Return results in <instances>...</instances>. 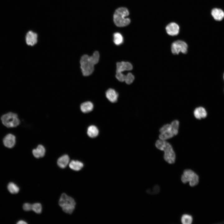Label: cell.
I'll list each match as a JSON object with an SVG mask.
<instances>
[{"mask_svg":"<svg viewBox=\"0 0 224 224\" xmlns=\"http://www.w3.org/2000/svg\"><path fill=\"white\" fill-rule=\"evenodd\" d=\"M155 146L158 149L164 152V158L170 164L174 163L175 161L176 155L171 145L166 140L159 139L155 143Z\"/></svg>","mask_w":224,"mask_h":224,"instance_id":"1","label":"cell"},{"mask_svg":"<svg viewBox=\"0 0 224 224\" xmlns=\"http://www.w3.org/2000/svg\"><path fill=\"white\" fill-rule=\"evenodd\" d=\"M179 122L177 120L172 121L170 124L164 125L159 129L160 139L166 140L177 135L178 133Z\"/></svg>","mask_w":224,"mask_h":224,"instance_id":"2","label":"cell"},{"mask_svg":"<svg viewBox=\"0 0 224 224\" xmlns=\"http://www.w3.org/2000/svg\"><path fill=\"white\" fill-rule=\"evenodd\" d=\"M129 14V11L126 8L121 7L117 9L113 16L115 25L119 27L125 26L129 25L130 22V20L128 18H126Z\"/></svg>","mask_w":224,"mask_h":224,"instance_id":"3","label":"cell"},{"mask_svg":"<svg viewBox=\"0 0 224 224\" xmlns=\"http://www.w3.org/2000/svg\"><path fill=\"white\" fill-rule=\"evenodd\" d=\"M58 203L63 211L66 213L71 214L75 209L76 203L74 200L65 193L61 195Z\"/></svg>","mask_w":224,"mask_h":224,"instance_id":"4","label":"cell"},{"mask_svg":"<svg viewBox=\"0 0 224 224\" xmlns=\"http://www.w3.org/2000/svg\"><path fill=\"white\" fill-rule=\"evenodd\" d=\"M1 120L3 124L8 128L16 127L20 123L17 114L12 112L2 115Z\"/></svg>","mask_w":224,"mask_h":224,"instance_id":"5","label":"cell"},{"mask_svg":"<svg viewBox=\"0 0 224 224\" xmlns=\"http://www.w3.org/2000/svg\"><path fill=\"white\" fill-rule=\"evenodd\" d=\"M80 68L82 75L88 76L91 75L94 70V65L89 58V56L84 54L82 56L80 60Z\"/></svg>","mask_w":224,"mask_h":224,"instance_id":"6","label":"cell"},{"mask_svg":"<svg viewBox=\"0 0 224 224\" xmlns=\"http://www.w3.org/2000/svg\"><path fill=\"white\" fill-rule=\"evenodd\" d=\"M181 180L184 184L189 182L191 187L197 185L199 182V177L193 171L190 169L185 170L181 177Z\"/></svg>","mask_w":224,"mask_h":224,"instance_id":"7","label":"cell"},{"mask_svg":"<svg viewBox=\"0 0 224 224\" xmlns=\"http://www.w3.org/2000/svg\"><path fill=\"white\" fill-rule=\"evenodd\" d=\"M188 46L183 41L177 40L174 42L171 45V51L174 54H178L180 53L185 54L187 53Z\"/></svg>","mask_w":224,"mask_h":224,"instance_id":"8","label":"cell"},{"mask_svg":"<svg viewBox=\"0 0 224 224\" xmlns=\"http://www.w3.org/2000/svg\"><path fill=\"white\" fill-rule=\"evenodd\" d=\"M16 137L13 134L9 133L6 135L3 139L4 145L6 147L11 148L13 147L16 144Z\"/></svg>","mask_w":224,"mask_h":224,"instance_id":"9","label":"cell"},{"mask_svg":"<svg viewBox=\"0 0 224 224\" xmlns=\"http://www.w3.org/2000/svg\"><path fill=\"white\" fill-rule=\"evenodd\" d=\"M167 34L170 35L174 36L178 35L180 31L179 25L176 23L172 22L169 23L166 27Z\"/></svg>","mask_w":224,"mask_h":224,"instance_id":"10","label":"cell"},{"mask_svg":"<svg viewBox=\"0 0 224 224\" xmlns=\"http://www.w3.org/2000/svg\"><path fill=\"white\" fill-rule=\"evenodd\" d=\"M116 72H122L125 71H130L133 68L132 64L128 62L122 61L116 63Z\"/></svg>","mask_w":224,"mask_h":224,"instance_id":"11","label":"cell"},{"mask_svg":"<svg viewBox=\"0 0 224 224\" xmlns=\"http://www.w3.org/2000/svg\"><path fill=\"white\" fill-rule=\"evenodd\" d=\"M37 38L38 35L36 33L30 31L27 33L26 36V43L28 45L33 46L37 43Z\"/></svg>","mask_w":224,"mask_h":224,"instance_id":"12","label":"cell"},{"mask_svg":"<svg viewBox=\"0 0 224 224\" xmlns=\"http://www.w3.org/2000/svg\"><path fill=\"white\" fill-rule=\"evenodd\" d=\"M118 96V92L112 88H109L105 92L106 97L112 103H115L117 101Z\"/></svg>","mask_w":224,"mask_h":224,"instance_id":"13","label":"cell"},{"mask_svg":"<svg viewBox=\"0 0 224 224\" xmlns=\"http://www.w3.org/2000/svg\"><path fill=\"white\" fill-rule=\"evenodd\" d=\"M211 14L213 18L217 21H220L224 18V12L222 9L214 8L211 11Z\"/></svg>","mask_w":224,"mask_h":224,"instance_id":"14","label":"cell"},{"mask_svg":"<svg viewBox=\"0 0 224 224\" xmlns=\"http://www.w3.org/2000/svg\"><path fill=\"white\" fill-rule=\"evenodd\" d=\"M195 117L198 119H200L207 117V112L205 109L202 107L196 108L194 112Z\"/></svg>","mask_w":224,"mask_h":224,"instance_id":"15","label":"cell"},{"mask_svg":"<svg viewBox=\"0 0 224 224\" xmlns=\"http://www.w3.org/2000/svg\"><path fill=\"white\" fill-rule=\"evenodd\" d=\"M45 150L44 147L41 145H39L37 148L32 150L33 155L36 158L43 157L45 154Z\"/></svg>","mask_w":224,"mask_h":224,"instance_id":"16","label":"cell"},{"mask_svg":"<svg viewBox=\"0 0 224 224\" xmlns=\"http://www.w3.org/2000/svg\"><path fill=\"white\" fill-rule=\"evenodd\" d=\"M70 158L68 155L65 154L60 157L58 160V166L62 168H65L69 162Z\"/></svg>","mask_w":224,"mask_h":224,"instance_id":"17","label":"cell"},{"mask_svg":"<svg viewBox=\"0 0 224 224\" xmlns=\"http://www.w3.org/2000/svg\"><path fill=\"white\" fill-rule=\"evenodd\" d=\"M94 105L92 102L87 101L82 103L80 105V109L84 113H88L93 110Z\"/></svg>","mask_w":224,"mask_h":224,"instance_id":"18","label":"cell"},{"mask_svg":"<svg viewBox=\"0 0 224 224\" xmlns=\"http://www.w3.org/2000/svg\"><path fill=\"white\" fill-rule=\"evenodd\" d=\"M87 133L90 137L95 138L99 134V131L96 126L94 125H91L88 127Z\"/></svg>","mask_w":224,"mask_h":224,"instance_id":"19","label":"cell"},{"mask_svg":"<svg viewBox=\"0 0 224 224\" xmlns=\"http://www.w3.org/2000/svg\"><path fill=\"white\" fill-rule=\"evenodd\" d=\"M83 166V163L78 161L72 160L69 163V167L72 170L75 171L81 170Z\"/></svg>","mask_w":224,"mask_h":224,"instance_id":"20","label":"cell"},{"mask_svg":"<svg viewBox=\"0 0 224 224\" xmlns=\"http://www.w3.org/2000/svg\"><path fill=\"white\" fill-rule=\"evenodd\" d=\"M113 41L117 45L121 44L124 41V38L122 35L119 32L115 33L113 35Z\"/></svg>","mask_w":224,"mask_h":224,"instance_id":"21","label":"cell"},{"mask_svg":"<svg viewBox=\"0 0 224 224\" xmlns=\"http://www.w3.org/2000/svg\"><path fill=\"white\" fill-rule=\"evenodd\" d=\"M7 189L12 194H17L19 191L18 186L13 182H10L8 184Z\"/></svg>","mask_w":224,"mask_h":224,"instance_id":"22","label":"cell"},{"mask_svg":"<svg viewBox=\"0 0 224 224\" xmlns=\"http://www.w3.org/2000/svg\"><path fill=\"white\" fill-rule=\"evenodd\" d=\"M192 216L188 214H184L181 217V221L183 224H191L193 222Z\"/></svg>","mask_w":224,"mask_h":224,"instance_id":"23","label":"cell"},{"mask_svg":"<svg viewBox=\"0 0 224 224\" xmlns=\"http://www.w3.org/2000/svg\"><path fill=\"white\" fill-rule=\"evenodd\" d=\"M89 58L94 65L96 64L99 62L100 59V54L99 52L98 51H95L91 56H89Z\"/></svg>","mask_w":224,"mask_h":224,"instance_id":"24","label":"cell"},{"mask_svg":"<svg viewBox=\"0 0 224 224\" xmlns=\"http://www.w3.org/2000/svg\"><path fill=\"white\" fill-rule=\"evenodd\" d=\"M42 205L40 203H35L32 204V210L37 213H40L42 212Z\"/></svg>","mask_w":224,"mask_h":224,"instance_id":"25","label":"cell"},{"mask_svg":"<svg viewBox=\"0 0 224 224\" xmlns=\"http://www.w3.org/2000/svg\"><path fill=\"white\" fill-rule=\"evenodd\" d=\"M134 80V76L131 72L128 73L125 75L124 82L128 85L130 84Z\"/></svg>","mask_w":224,"mask_h":224,"instance_id":"26","label":"cell"},{"mask_svg":"<svg viewBox=\"0 0 224 224\" xmlns=\"http://www.w3.org/2000/svg\"><path fill=\"white\" fill-rule=\"evenodd\" d=\"M125 75L122 72H116L115 77L119 81L124 82V81Z\"/></svg>","mask_w":224,"mask_h":224,"instance_id":"27","label":"cell"},{"mask_svg":"<svg viewBox=\"0 0 224 224\" xmlns=\"http://www.w3.org/2000/svg\"><path fill=\"white\" fill-rule=\"evenodd\" d=\"M32 204L26 203L24 204L23 206V209L25 211H30L32 210Z\"/></svg>","mask_w":224,"mask_h":224,"instance_id":"28","label":"cell"},{"mask_svg":"<svg viewBox=\"0 0 224 224\" xmlns=\"http://www.w3.org/2000/svg\"><path fill=\"white\" fill-rule=\"evenodd\" d=\"M17 224H27V223L23 220H20V221H18L17 223Z\"/></svg>","mask_w":224,"mask_h":224,"instance_id":"29","label":"cell"},{"mask_svg":"<svg viewBox=\"0 0 224 224\" xmlns=\"http://www.w3.org/2000/svg\"><path fill=\"white\" fill-rule=\"evenodd\" d=\"M223 78H224V75H223Z\"/></svg>","mask_w":224,"mask_h":224,"instance_id":"30","label":"cell"}]
</instances>
